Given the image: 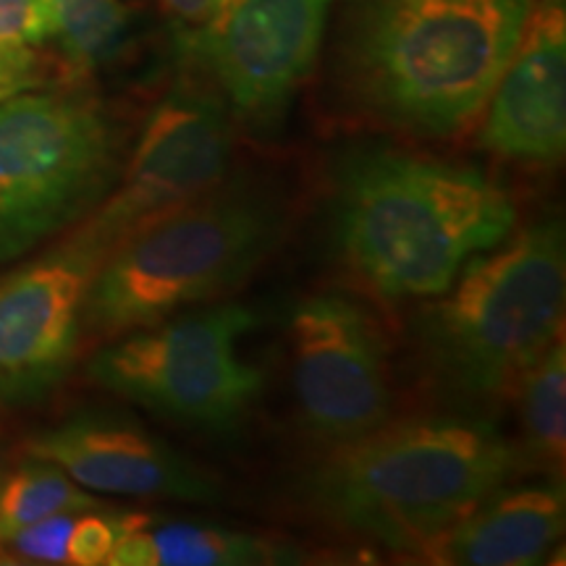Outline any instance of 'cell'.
I'll return each mask as SVG.
<instances>
[{
	"instance_id": "obj_1",
	"label": "cell",
	"mask_w": 566,
	"mask_h": 566,
	"mask_svg": "<svg viewBox=\"0 0 566 566\" xmlns=\"http://www.w3.org/2000/svg\"><path fill=\"white\" fill-rule=\"evenodd\" d=\"M537 0H344L334 84L352 116L417 139L470 129Z\"/></svg>"
},
{
	"instance_id": "obj_2",
	"label": "cell",
	"mask_w": 566,
	"mask_h": 566,
	"mask_svg": "<svg viewBox=\"0 0 566 566\" xmlns=\"http://www.w3.org/2000/svg\"><path fill=\"white\" fill-rule=\"evenodd\" d=\"M331 200L338 258L384 302L433 300L516 229V202L499 181L405 147L344 153Z\"/></svg>"
},
{
	"instance_id": "obj_3",
	"label": "cell",
	"mask_w": 566,
	"mask_h": 566,
	"mask_svg": "<svg viewBox=\"0 0 566 566\" xmlns=\"http://www.w3.org/2000/svg\"><path fill=\"white\" fill-rule=\"evenodd\" d=\"M516 464L514 446L483 417H407L325 449L300 495L325 525L420 558Z\"/></svg>"
},
{
	"instance_id": "obj_4",
	"label": "cell",
	"mask_w": 566,
	"mask_h": 566,
	"mask_svg": "<svg viewBox=\"0 0 566 566\" xmlns=\"http://www.w3.org/2000/svg\"><path fill=\"white\" fill-rule=\"evenodd\" d=\"M564 226L556 218L509 233L467 260L412 323L415 363L430 394L475 415L512 399L520 380L562 338Z\"/></svg>"
},
{
	"instance_id": "obj_5",
	"label": "cell",
	"mask_w": 566,
	"mask_h": 566,
	"mask_svg": "<svg viewBox=\"0 0 566 566\" xmlns=\"http://www.w3.org/2000/svg\"><path fill=\"white\" fill-rule=\"evenodd\" d=\"M292 223L281 181L229 174L208 195L142 226L103 260L87 289L82 334L118 338L239 292Z\"/></svg>"
},
{
	"instance_id": "obj_6",
	"label": "cell",
	"mask_w": 566,
	"mask_h": 566,
	"mask_svg": "<svg viewBox=\"0 0 566 566\" xmlns=\"http://www.w3.org/2000/svg\"><path fill=\"white\" fill-rule=\"evenodd\" d=\"M126 137L87 92L0 97V260H17L95 212L124 171Z\"/></svg>"
},
{
	"instance_id": "obj_7",
	"label": "cell",
	"mask_w": 566,
	"mask_h": 566,
	"mask_svg": "<svg viewBox=\"0 0 566 566\" xmlns=\"http://www.w3.org/2000/svg\"><path fill=\"white\" fill-rule=\"evenodd\" d=\"M258 315L237 302L129 331L95 354L92 380L147 412L197 433H242L263 373L239 354Z\"/></svg>"
},
{
	"instance_id": "obj_8",
	"label": "cell",
	"mask_w": 566,
	"mask_h": 566,
	"mask_svg": "<svg viewBox=\"0 0 566 566\" xmlns=\"http://www.w3.org/2000/svg\"><path fill=\"white\" fill-rule=\"evenodd\" d=\"M334 0H218L181 34V53L218 92L233 124L279 132L313 74Z\"/></svg>"
},
{
	"instance_id": "obj_9",
	"label": "cell",
	"mask_w": 566,
	"mask_h": 566,
	"mask_svg": "<svg viewBox=\"0 0 566 566\" xmlns=\"http://www.w3.org/2000/svg\"><path fill=\"white\" fill-rule=\"evenodd\" d=\"M231 160L229 108L208 82L181 80L147 116L116 187L74 237L105 260L142 226L216 189Z\"/></svg>"
},
{
	"instance_id": "obj_10",
	"label": "cell",
	"mask_w": 566,
	"mask_h": 566,
	"mask_svg": "<svg viewBox=\"0 0 566 566\" xmlns=\"http://www.w3.org/2000/svg\"><path fill=\"white\" fill-rule=\"evenodd\" d=\"M289 344L307 438L331 449L394 420L386 338L363 304L342 294L307 296L289 317Z\"/></svg>"
},
{
	"instance_id": "obj_11",
	"label": "cell",
	"mask_w": 566,
	"mask_h": 566,
	"mask_svg": "<svg viewBox=\"0 0 566 566\" xmlns=\"http://www.w3.org/2000/svg\"><path fill=\"white\" fill-rule=\"evenodd\" d=\"M103 258L74 233L0 275V409L45 399L82 344L87 289Z\"/></svg>"
},
{
	"instance_id": "obj_12",
	"label": "cell",
	"mask_w": 566,
	"mask_h": 566,
	"mask_svg": "<svg viewBox=\"0 0 566 566\" xmlns=\"http://www.w3.org/2000/svg\"><path fill=\"white\" fill-rule=\"evenodd\" d=\"M27 457L45 459L90 493L221 504L223 485L160 436L111 415H80L40 430Z\"/></svg>"
},
{
	"instance_id": "obj_13",
	"label": "cell",
	"mask_w": 566,
	"mask_h": 566,
	"mask_svg": "<svg viewBox=\"0 0 566 566\" xmlns=\"http://www.w3.org/2000/svg\"><path fill=\"white\" fill-rule=\"evenodd\" d=\"M480 145L506 160L556 166L566 147V13L541 0L495 84Z\"/></svg>"
},
{
	"instance_id": "obj_14",
	"label": "cell",
	"mask_w": 566,
	"mask_h": 566,
	"mask_svg": "<svg viewBox=\"0 0 566 566\" xmlns=\"http://www.w3.org/2000/svg\"><path fill=\"white\" fill-rule=\"evenodd\" d=\"M564 488L556 480L495 488L470 514L436 537L420 562L446 566H533L562 541Z\"/></svg>"
},
{
	"instance_id": "obj_15",
	"label": "cell",
	"mask_w": 566,
	"mask_h": 566,
	"mask_svg": "<svg viewBox=\"0 0 566 566\" xmlns=\"http://www.w3.org/2000/svg\"><path fill=\"white\" fill-rule=\"evenodd\" d=\"M307 554L294 543L205 522H155L124 514V530L108 566H258L302 564Z\"/></svg>"
},
{
	"instance_id": "obj_16",
	"label": "cell",
	"mask_w": 566,
	"mask_h": 566,
	"mask_svg": "<svg viewBox=\"0 0 566 566\" xmlns=\"http://www.w3.org/2000/svg\"><path fill=\"white\" fill-rule=\"evenodd\" d=\"M134 38V11L124 0H53L55 61L74 87L97 69L122 59Z\"/></svg>"
},
{
	"instance_id": "obj_17",
	"label": "cell",
	"mask_w": 566,
	"mask_h": 566,
	"mask_svg": "<svg viewBox=\"0 0 566 566\" xmlns=\"http://www.w3.org/2000/svg\"><path fill=\"white\" fill-rule=\"evenodd\" d=\"M520 399L522 457L551 478L564 475L566 459V349L556 338L525 373L514 391Z\"/></svg>"
},
{
	"instance_id": "obj_18",
	"label": "cell",
	"mask_w": 566,
	"mask_h": 566,
	"mask_svg": "<svg viewBox=\"0 0 566 566\" xmlns=\"http://www.w3.org/2000/svg\"><path fill=\"white\" fill-rule=\"evenodd\" d=\"M103 509L87 488L74 483L61 467L30 457L6 475L0 488V541L55 514H82Z\"/></svg>"
},
{
	"instance_id": "obj_19",
	"label": "cell",
	"mask_w": 566,
	"mask_h": 566,
	"mask_svg": "<svg viewBox=\"0 0 566 566\" xmlns=\"http://www.w3.org/2000/svg\"><path fill=\"white\" fill-rule=\"evenodd\" d=\"M53 34V0H0V97L34 90L38 48Z\"/></svg>"
},
{
	"instance_id": "obj_20",
	"label": "cell",
	"mask_w": 566,
	"mask_h": 566,
	"mask_svg": "<svg viewBox=\"0 0 566 566\" xmlns=\"http://www.w3.org/2000/svg\"><path fill=\"white\" fill-rule=\"evenodd\" d=\"M124 530V516L82 512L74 516L69 535V564L101 566L108 564V556Z\"/></svg>"
},
{
	"instance_id": "obj_21",
	"label": "cell",
	"mask_w": 566,
	"mask_h": 566,
	"mask_svg": "<svg viewBox=\"0 0 566 566\" xmlns=\"http://www.w3.org/2000/svg\"><path fill=\"white\" fill-rule=\"evenodd\" d=\"M76 514H55L6 541L13 554L34 564H69V535Z\"/></svg>"
},
{
	"instance_id": "obj_22",
	"label": "cell",
	"mask_w": 566,
	"mask_h": 566,
	"mask_svg": "<svg viewBox=\"0 0 566 566\" xmlns=\"http://www.w3.org/2000/svg\"><path fill=\"white\" fill-rule=\"evenodd\" d=\"M163 9L179 21V24L197 27L210 17L212 9L218 6V0H160Z\"/></svg>"
},
{
	"instance_id": "obj_23",
	"label": "cell",
	"mask_w": 566,
	"mask_h": 566,
	"mask_svg": "<svg viewBox=\"0 0 566 566\" xmlns=\"http://www.w3.org/2000/svg\"><path fill=\"white\" fill-rule=\"evenodd\" d=\"M6 475H9V472H6V470H3V464H0V488H3V480H6ZM3 548H6V546H3V541H0V556H3Z\"/></svg>"
},
{
	"instance_id": "obj_24",
	"label": "cell",
	"mask_w": 566,
	"mask_h": 566,
	"mask_svg": "<svg viewBox=\"0 0 566 566\" xmlns=\"http://www.w3.org/2000/svg\"><path fill=\"white\" fill-rule=\"evenodd\" d=\"M551 3H564V0H551Z\"/></svg>"
}]
</instances>
